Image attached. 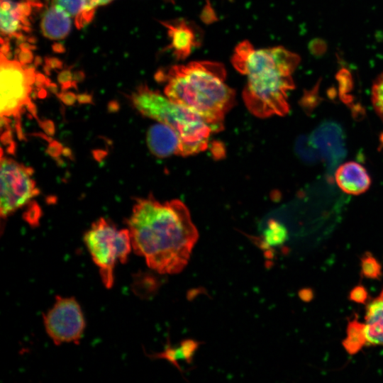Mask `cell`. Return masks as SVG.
Masks as SVG:
<instances>
[{"instance_id":"6da1fadb","label":"cell","mask_w":383,"mask_h":383,"mask_svg":"<svg viewBox=\"0 0 383 383\" xmlns=\"http://www.w3.org/2000/svg\"><path fill=\"white\" fill-rule=\"evenodd\" d=\"M128 226L133 250L162 274H177L185 267L199 238L188 208L177 199H137Z\"/></svg>"},{"instance_id":"7a4b0ae2","label":"cell","mask_w":383,"mask_h":383,"mask_svg":"<svg viewBox=\"0 0 383 383\" xmlns=\"http://www.w3.org/2000/svg\"><path fill=\"white\" fill-rule=\"evenodd\" d=\"M300 60L282 46L255 49L248 40L238 44L231 62L247 77L243 99L252 114L267 118L289 112V94L295 87L292 75Z\"/></svg>"},{"instance_id":"3957f363","label":"cell","mask_w":383,"mask_h":383,"mask_svg":"<svg viewBox=\"0 0 383 383\" xmlns=\"http://www.w3.org/2000/svg\"><path fill=\"white\" fill-rule=\"evenodd\" d=\"M155 78L165 82V94L172 101L199 115L218 132L226 114L235 104V93L226 84L224 65L214 61H193L159 71Z\"/></svg>"},{"instance_id":"277c9868","label":"cell","mask_w":383,"mask_h":383,"mask_svg":"<svg viewBox=\"0 0 383 383\" xmlns=\"http://www.w3.org/2000/svg\"><path fill=\"white\" fill-rule=\"evenodd\" d=\"M131 101L143 116L164 123L176 131L180 140L179 155H195L208 148L213 131L195 112L145 84L136 88L131 96Z\"/></svg>"},{"instance_id":"5b68a950","label":"cell","mask_w":383,"mask_h":383,"mask_svg":"<svg viewBox=\"0 0 383 383\" xmlns=\"http://www.w3.org/2000/svg\"><path fill=\"white\" fill-rule=\"evenodd\" d=\"M84 241L104 287L111 288L117 261L126 263L133 249L128 228L118 229L101 218L85 233Z\"/></svg>"},{"instance_id":"8992f818","label":"cell","mask_w":383,"mask_h":383,"mask_svg":"<svg viewBox=\"0 0 383 383\" xmlns=\"http://www.w3.org/2000/svg\"><path fill=\"white\" fill-rule=\"evenodd\" d=\"M35 71L17 60L1 53L0 88L1 127H10V118L16 121V129L22 135L20 116L27 107L34 111L30 94L35 78Z\"/></svg>"},{"instance_id":"52a82bcc","label":"cell","mask_w":383,"mask_h":383,"mask_svg":"<svg viewBox=\"0 0 383 383\" xmlns=\"http://www.w3.org/2000/svg\"><path fill=\"white\" fill-rule=\"evenodd\" d=\"M33 175L32 168L1 154L0 214L2 219L39 194Z\"/></svg>"},{"instance_id":"ba28073f","label":"cell","mask_w":383,"mask_h":383,"mask_svg":"<svg viewBox=\"0 0 383 383\" xmlns=\"http://www.w3.org/2000/svg\"><path fill=\"white\" fill-rule=\"evenodd\" d=\"M45 331L53 343L79 344L86 323L83 311L74 298L57 296L52 306L43 315Z\"/></svg>"},{"instance_id":"9c48e42d","label":"cell","mask_w":383,"mask_h":383,"mask_svg":"<svg viewBox=\"0 0 383 383\" xmlns=\"http://www.w3.org/2000/svg\"><path fill=\"white\" fill-rule=\"evenodd\" d=\"M33 6L28 1H1L0 27L1 34L9 37H19L22 31L30 29L28 16Z\"/></svg>"},{"instance_id":"30bf717a","label":"cell","mask_w":383,"mask_h":383,"mask_svg":"<svg viewBox=\"0 0 383 383\" xmlns=\"http://www.w3.org/2000/svg\"><path fill=\"white\" fill-rule=\"evenodd\" d=\"M170 38V49L178 60L186 59L193 48L199 46L197 31L192 23L184 19L163 21Z\"/></svg>"},{"instance_id":"8fae6325","label":"cell","mask_w":383,"mask_h":383,"mask_svg":"<svg viewBox=\"0 0 383 383\" xmlns=\"http://www.w3.org/2000/svg\"><path fill=\"white\" fill-rule=\"evenodd\" d=\"M335 179L339 188L351 195L362 194L371 185V178L367 170L354 161L342 164L335 171Z\"/></svg>"},{"instance_id":"7c38bea8","label":"cell","mask_w":383,"mask_h":383,"mask_svg":"<svg viewBox=\"0 0 383 383\" xmlns=\"http://www.w3.org/2000/svg\"><path fill=\"white\" fill-rule=\"evenodd\" d=\"M147 143L151 152L159 157L179 155L180 140L174 130L160 123L152 125L147 133Z\"/></svg>"},{"instance_id":"4fadbf2b","label":"cell","mask_w":383,"mask_h":383,"mask_svg":"<svg viewBox=\"0 0 383 383\" xmlns=\"http://www.w3.org/2000/svg\"><path fill=\"white\" fill-rule=\"evenodd\" d=\"M71 18L61 7L51 4L41 18L42 33L45 37L52 40L65 38L71 30Z\"/></svg>"},{"instance_id":"5bb4252c","label":"cell","mask_w":383,"mask_h":383,"mask_svg":"<svg viewBox=\"0 0 383 383\" xmlns=\"http://www.w3.org/2000/svg\"><path fill=\"white\" fill-rule=\"evenodd\" d=\"M363 327L367 344L383 346V290L367 305Z\"/></svg>"},{"instance_id":"9a60e30c","label":"cell","mask_w":383,"mask_h":383,"mask_svg":"<svg viewBox=\"0 0 383 383\" xmlns=\"http://www.w3.org/2000/svg\"><path fill=\"white\" fill-rule=\"evenodd\" d=\"M51 4L61 7L74 19L77 28H82L93 18L95 6L89 0H51Z\"/></svg>"},{"instance_id":"2e32d148","label":"cell","mask_w":383,"mask_h":383,"mask_svg":"<svg viewBox=\"0 0 383 383\" xmlns=\"http://www.w3.org/2000/svg\"><path fill=\"white\" fill-rule=\"evenodd\" d=\"M366 343L363 323L357 321L350 323L347 329V335L343 345L350 354L358 352Z\"/></svg>"},{"instance_id":"e0dca14e","label":"cell","mask_w":383,"mask_h":383,"mask_svg":"<svg viewBox=\"0 0 383 383\" xmlns=\"http://www.w3.org/2000/svg\"><path fill=\"white\" fill-rule=\"evenodd\" d=\"M198 345L194 341H186L183 343L179 348H169L164 352L156 355L158 358H163L176 365L177 359H189L194 353Z\"/></svg>"},{"instance_id":"ac0fdd59","label":"cell","mask_w":383,"mask_h":383,"mask_svg":"<svg viewBox=\"0 0 383 383\" xmlns=\"http://www.w3.org/2000/svg\"><path fill=\"white\" fill-rule=\"evenodd\" d=\"M371 100L375 112L383 121V71L373 83Z\"/></svg>"},{"instance_id":"d6986e66","label":"cell","mask_w":383,"mask_h":383,"mask_svg":"<svg viewBox=\"0 0 383 383\" xmlns=\"http://www.w3.org/2000/svg\"><path fill=\"white\" fill-rule=\"evenodd\" d=\"M362 274L370 279H377L381 275V266L379 263L370 255H365L362 259Z\"/></svg>"},{"instance_id":"ffe728a7","label":"cell","mask_w":383,"mask_h":383,"mask_svg":"<svg viewBox=\"0 0 383 383\" xmlns=\"http://www.w3.org/2000/svg\"><path fill=\"white\" fill-rule=\"evenodd\" d=\"M350 298L355 302L364 303L367 299V292L363 287H356L350 292Z\"/></svg>"},{"instance_id":"44dd1931","label":"cell","mask_w":383,"mask_h":383,"mask_svg":"<svg viewBox=\"0 0 383 383\" xmlns=\"http://www.w3.org/2000/svg\"><path fill=\"white\" fill-rule=\"evenodd\" d=\"M33 55L28 48L23 47L19 54V62L23 65L30 62Z\"/></svg>"},{"instance_id":"7402d4cb","label":"cell","mask_w":383,"mask_h":383,"mask_svg":"<svg viewBox=\"0 0 383 383\" xmlns=\"http://www.w3.org/2000/svg\"><path fill=\"white\" fill-rule=\"evenodd\" d=\"M71 78V73L67 70L62 72L59 76V80L62 83H70Z\"/></svg>"},{"instance_id":"603a6c76","label":"cell","mask_w":383,"mask_h":383,"mask_svg":"<svg viewBox=\"0 0 383 383\" xmlns=\"http://www.w3.org/2000/svg\"><path fill=\"white\" fill-rule=\"evenodd\" d=\"M113 0H89L90 4L93 5L94 6L96 7L98 6L105 5L110 2H111Z\"/></svg>"},{"instance_id":"cb8c5ba5","label":"cell","mask_w":383,"mask_h":383,"mask_svg":"<svg viewBox=\"0 0 383 383\" xmlns=\"http://www.w3.org/2000/svg\"><path fill=\"white\" fill-rule=\"evenodd\" d=\"M28 3H30L33 6H38L40 7V3L39 0H26Z\"/></svg>"},{"instance_id":"d4e9b609","label":"cell","mask_w":383,"mask_h":383,"mask_svg":"<svg viewBox=\"0 0 383 383\" xmlns=\"http://www.w3.org/2000/svg\"><path fill=\"white\" fill-rule=\"evenodd\" d=\"M165 1L173 2L174 0H165Z\"/></svg>"}]
</instances>
